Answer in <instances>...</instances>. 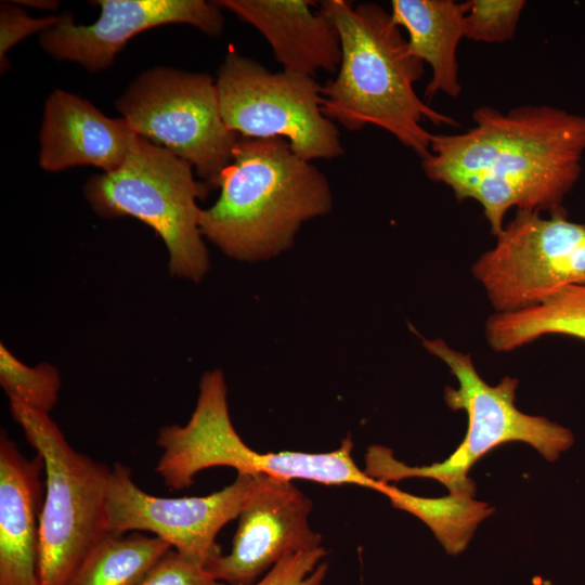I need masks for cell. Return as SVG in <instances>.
Returning <instances> with one entry per match:
<instances>
[{"label":"cell","instance_id":"obj_1","mask_svg":"<svg viewBox=\"0 0 585 585\" xmlns=\"http://www.w3.org/2000/svg\"><path fill=\"white\" fill-rule=\"evenodd\" d=\"M473 127L432 134L425 176L447 186L459 202L481 207L496 236L510 209L551 212L562 206L582 172L585 115L551 105L498 110L482 105Z\"/></svg>","mask_w":585,"mask_h":585},{"label":"cell","instance_id":"obj_2","mask_svg":"<svg viewBox=\"0 0 585 585\" xmlns=\"http://www.w3.org/2000/svg\"><path fill=\"white\" fill-rule=\"evenodd\" d=\"M318 3L336 27L341 47L337 75L322 86L324 115L350 131L379 127L421 160L428 157L432 133L421 121L453 127L457 122L417 95L414 86L424 75L425 63L411 52L402 28L377 3Z\"/></svg>","mask_w":585,"mask_h":585},{"label":"cell","instance_id":"obj_3","mask_svg":"<svg viewBox=\"0 0 585 585\" xmlns=\"http://www.w3.org/2000/svg\"><path fill=\"white\" fill-rule=\"evenodd\" d=\"M219 187L217 202L200 212V233L242 261L289 248L303 222L333 206L326 176L282 138L239 136Z\"/></svg>","mask_w":585,"mask_h":585},{"label":"cell","instance_id":"obj_4","mask_svg":"<svg viewBox=\"0 0 585 585\" xmlns=\"http://www.w3.org/2000/svg\"><path fill=\"white\" fill-rule=\"evenodd\" d=\"M421 343L457 380L456 388L445 387L444 401L452 411L467 413L466 435L446 459L429 466H407L394 458L390 448L373 445L365 455L364 471L368 477L384 483L429 478L445 485L452 495L473 497L476 484L468 472L495 447L508 442H523L549 461L571 447L574 438L570 429L517 408V378L507 376L491 386L480 376L469 353L452 348L441 338H421Z\"/></svg>","mask_w":585,"mask_h":585},{"label":"cell","instance_id":"obj_5","mask_svg":"<svg viewBox=\"0 0 585 585\" xmlns=\"http://www.w3.org/2000/svg\"><path fill=\"white\" fill-rule=\"evenodd\" d=\"M226 394L223 373L206 372L190 420L184 426L167 425L159 429L156 444L162 452L155 470L170 490L190 487L199 471L211 467H230L237 474L302 479L324 485L352 484L381 494L388 489V483L368 477L355 464L350 437L326 453H259L250 448L231 421Z\"/></svg>","mask_w":585,"mask_h":585},{"label":"cell","instance_id":"obj_6","mask_svg":"<svg viewBox=\"0 0 585 585\" xmlns=\"http://www.w3.org/2000/svg\"><path fill=\"white\" fill-rule=\"evenodd\" d=\"M10 412L44 463L39 523L41 585H67L88 554L108 534L112 467L75 450L44 413L10 400Z\"/></svg>","mask_w":585,"mask_h":585},{"label":"cell","instance_id":"obj_7","mask_svg":"<svg viewBox=\"0 0 585 585\" xmlns=\"http://www.w3.org/2000/svg\"><path fill=\"white\" fill-rule=\"evenodd\" d=\"M209 190L191 164L138 135L122 165L91 177L82 191L98 214L151 226L167 247L170 274L197 282L209 268L197 200Z\"/></svg>","mask_w":585,"mask_h":585},{"label":"cell","instance_id":"obj_8","mask_svg":"<svg viewBox=\"0 0 585 585\" xmlns=\"http://www.w3.org/2000/svg\"><path fill=\"white\" fill-rule=\"evenodd\" d=\"M115 105L139 136L191 164L210 188L219 187L240 135L225 126L210 75L156 66L140 74Z\"/></svg>","mask_w":585,"mask_h":585},{"label":"cell","instance_id":"obj_9","mask_svg":"<svg viewBox=\"0 0 585 585\" xmlns=\"http://www.w3.org/2000/svg\"><path fill=\"white\" fill-rule=\"evenodd\" d=\"M221 117L240 136L282 138L302 159H334L344 151L336 123L322 110V86L289 70L273 73L236 52L216 80Z\"/></svg>","mask_w":585,"mask_h":585},{"label":"cell","instance_id":"obj_10","mask_svg":"<svg viewBox=\"0 0 585 585\" xmlns=\"http://www.w3.org/2000/svg\"><path fill=\"white\" fill-rule=\"evenodd\" d=\"M495 245L471 268L496 313L535 304L571 285L585 286V223L561 207L517 210L495 236Z\"/></svg>","mask_w":585,"mask_h":585},{"label":"cell","instance_id":"obj_11","mask_svg":"<svg viewBox=\"0 0 585 585\" xmlns=\"http://www.w3.org/2000/svg\"><path fill=\"white\" fill-rule=\"evenodd\" d=\"M252 480L253 476L237 474L231 484L206 496L158 497L136 485L128 466L115 463L107 494L109 532H150L206 568L222 554L216 537L238 517Z\"/></svg>","mask_w":585,"mask_h":585},{"label":"cell","instance_id":"obj_12","mask_svg":"<svg viewBox=\"0 0 585 585\" xmlns=\"http://www.w3.org/2000/svg\"><path fill=\"white\" fill-rule=\"evenodd\" d=\"M312 502L290 480L253 476L226 555L206 569L229 585H253L288 555L321 547V536L309 524Z\"/></svg>","mask_w":585,"mask_h":585},{"label":"cell","instance_id":"obj_13","mask_svg":"<svg viewBox=\"0 0 585 585\" xmlns=\"http://www.w3.org/2000/svg\"><path fill=\"white\" fill-rule=\"evenodd\" d=\"M100 17L77 25L73 15L40 35V47L52 57L83 66L91 73L109 67L126 43L150 28L167 24L194 26L208 36L223 31L224 17L214 1L205 0H98Z\"/></svg>","mask_w":585,"mask_h":585},{"label":"cell","instance_id":"obj_14","mask_svg":"<svg viewBox=\"0 0 585 585\" xmlns=\"http://www.w3.org/2000/svg\"><path fill=\"white\" fill-rule=\"evenodd\" d=\"M138 134L77 94L56 89L44 103L39 165L50 172L93 166L110 172L125 161Z\"/></svg>","mask_w":585,"mask_h":585},{"label":"cell","instance_id":"obj_15","mask_svg":"<svg viewBox=\"0 0 585 585\" xmlns=\"http://www.w3.org/2000/svg\"><path fill=\"white\" fill-rule=\"evenodd\" d=\"M42 457L27 458L0 434V585H41L39 523L44 491Z\"/></svg>","mask_w":585,"mask_h":585},{"label":"cell","instance_id":"obj_16","mask_svg":"<svg viewBox=\"0 0 585 585\" xmlns=\"http://www.w3.org/2000/svg\"><path fill=\"white\" fill-rule=\"evenodd\" d=\"M252 25L270 44L284 70L313 77L318 70L334 73L341 61L336 27L311 0H217Z\"/></svg>","mask_w":585,"mask_h":585},{"label":"cell","instance_id":"obj_17","mask_svg":"<svg viewBox=\"0 0 585 585\" xmlns=\"http://www.w3.org/2000/svg\"><path fill=\"white\" fill-rule=\"evenodd\" d=\"M391 15L407 32L411 52L431 68L425 91L430 101L438 93H461L457 49L464 36L467 1L392 0Z\"/></svg>","mask_w":585,"mask_h":585},{"label":"cell","instance_id":"obj_18","mask_svg":"<svg viewBox=\"0 0 585 585\" xmlns=\"http://www.w3.org/2000/svg\"><path fill=\"white\" fill-rule=\"evenodd\" d=\"M490 348L511 352L548 335L585 340V286L563 287L540 302L520 310L496 313L485 322Z\"/></svg>","mask_w":585,"mask_h":585},{"label":"cell","instance_id":"obj_19","mask_svg":"<svg viewBox=\"0 0 585 585\" xmlns=\"http://www.w3.org/2000/svg\"><path fill=\"white\" fill-rule=\"evenodd\" d=\"M171 549L154 535L110 532L88 554L67 585H138Z\"/></svg>","mask_w":585,"mask_h":585},{"label":"cell","instance_id":"obj_20","mask_svg":"<svg viewBox=\"0 0 585 585\" xmlns=\"http://www.w3.org/2000/svg\"><path fill=\"white\" fill-rule=\"evenodd\" d=\"M385 495L393 507L425 522L447 554L457 555L468 545L478 524L494 512L486 503L472 497L447 495L428 498L412 495L390 485Z\"/></svg>","mask_w":585,"mask_h":585},{"label":"cell","instance_id":"obj_21","mask_svg":"<svg viewBox=\"0 0 585 585\" xmlns=\"http://www.w3.org/2000/svg\"><path fill=\"white\" fill-rule=\"evenodd\" d=\"M0 385L9 400L49 413L56 404L61 379L57 369L49 363L28 366L9 349L0 346Z\"/></svg>","mask_w":585,"mask_h":585},{"label":"cell","instance_id":"obj_22","mask_svg":"<svg viewBox=\"0 0 585 585\" xmlns=\"http://www.w3.org/2000/svg\"><path fill=\"white\" fill-rule=\"evenodd\" d=\"M524 0H469L464 17L465 38L484 43L514 39Z\"/></svg>","mask_w":585,"mask_h":585},{"label":"cell","instance_id":"obj_23","mask_svg":"<svg viewBox=\"0 0 585 585\" xmlns=\"http://www.w3.org/2000/svg\"><path fill=\"white\" fill-rule=\"evenodd\" d=\"M325 556L326 551L322 546L288 555L253 585H321L327 573V564L320 563Z\"/></svg>","mask_w":585,"mask_h":585},{"label":"cell","instance_id":"obj_24","mask_svg":"<svg viewBox=\"0 0 585 585\" xmlns=\"http://www.w3.org/2000/svg\"><path fill=\"white\" fill-rule=\"evenodd\" d=\"M58 21V15L30 17L17 4L1 2L0 4V67L1 73L8 69L6 54L16 43L36 32H44Z\"/></svg>","mask_w":585,"mask_h":585},{"label":"cell","instance_id":"obj_25","mask_svg":"<svg viewBox=\"0 0 585 585\" xmlns=\"http://www.w3.org/2000/svg\"><path fill=\"white\" fill-rule=\"evenodd\" d=\"M138 585H225L203 566L190 562L176 550L164 555Z\"/></svg>","mask_w":585,"mask_h":585},{"label":"cell","instance_id":"obj_26","mask_svg":"<svg viewBox=\"0 0 585 585\" xmlns=\"http://www.w3.org/2000/svg\"><path fill=\"white\" fill-rule=\"evenodd\" d=\"M12 2L41 10H54L58 6V2L54 0H17Z\"/></svg>","mask_w":585,"mask_h":585}]
</instances>
